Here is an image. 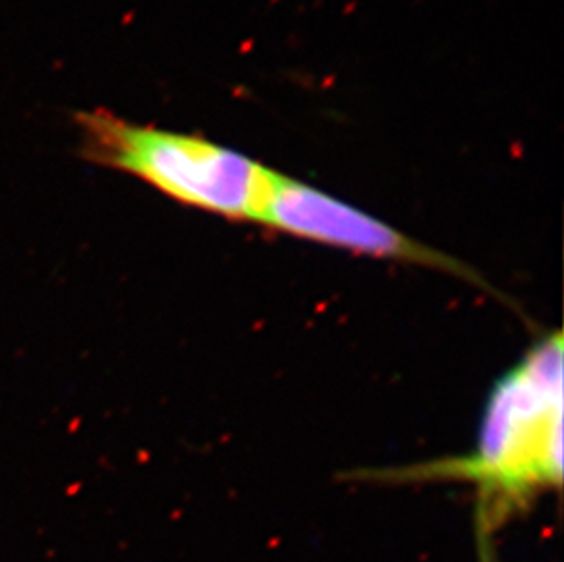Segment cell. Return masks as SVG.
Listing matches in <instances>:
<instances>
[{
	"label": "cell",
	"instance_id": "obj_1",
	"mask_svg": "<svg viewBox=\"0 0 564 562\" xmlns=\"http://www.w3.org/2000/svg\"><path fill=\"white\" fill-rule=\"evenodd\" d=\"M400 480L457 478L475 484L490 519L522 508L563 484V335L544 336L491 389L468 455L424 462Z\"/></svg>",
	"mask_w": 564,
	"mask_h": 562
},
{
	"label": "cell",
	"instance_id": "obj_2",
	"mask_svg": "<svg viewBox=\"0 0 564 562\" xmlns=\"http://www.w3.org/2000/svg\"><path fill=\"white\" fill-rule=\"evenodd\" d=\"M80 155L143 181L172 202L232 221L258 224L274 170L194 133L135 125L96 108L75 114Z\"/></svg>",
	"mask_w": 564,
	"mask_h": 562
},
{
	"label": "cell",
	"instance_id": "obj_3",
	"mask_svg": "<svg viewBox=\"0 0 564 562\" xmlns=\"http://www.w3.org/2000/svg\"><path fill=\"white\" fill-rule=\"evenodd\" d=\"M258 224L293 238L329 245L355 255L427 267L490 289L463 261L432 249L371 214L276 170Z\"/></svg>",
	"mask_w": 564,
	"mask_h": 562
}]
</instances>
